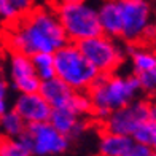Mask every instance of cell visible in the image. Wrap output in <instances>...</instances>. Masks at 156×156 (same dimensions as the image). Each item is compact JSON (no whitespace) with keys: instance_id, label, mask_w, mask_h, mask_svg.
<instances>
[{"instance_id":"cell-1","label":"cell","mask_w":156,"mask_h":156,"mask_svg":"<svg viewBox=\"0 0 156 156\" xmlns=\"http://www.w3.org/2000/svg\"><path fill=\"white\" fill-rule=\"evenodd\" d=\"M67 35L56 16L54 8L38 6L8 24L5 45L11 53L26 56L54 54L67 45Z\"/></svg>"},{"instance_id":"cell-2","label":"cell","mask_w":156,"mask_h":156,"mask_svg":"<svg viewBox=\"0 0 156 156\" xmlns=\"http://www.w3.org/2000/svg\"><path fill=\"white\" fill-rule=\"evenodd\" d=\"M140 94V84L132 73L113 72L108 75H99L96 83L88 91L91 116L104 121L112 112L134 102Z\"/></svg>"},{"instance_id":"cell-3","label":"cell","mask_w":156,"mask_h":156,"mask_svg":"<svg viewBox=\"0 0 156 156\" xmlns=\"http://www.w3.org/2000/svg\"><path fill=\"white\" fill-rule=\"evenodd\" d=\"M121 35L129 45H144L156 40V19L148 0H116Z\"/></svg>"},{"instance_id":"cell-4","label":"cell","mask_w":156,"mask_h":156,"mask_svg":"<svg viewBox=\"0 0 156 156\" xmlns=\"http://www.w3.org/2000/svg\"><path fill=\"white\" fill-rule=\"evenodd\" d=\"M54 11L70 43H81L101 34L97 8L86 0H59Z\"/></svg>"},{"instance_id":"cell-5","label":"cell","mask_w":156,"mask_h":156,"mask_svg":"<svg viewBox=\"0 0 156 156\" xmlns=\"http://www.w3.org/2000/svg\"><path fill=\"white\" fill-rule=\"evenodd\" d=\"M56 78L78 93H88L99 78L97 70L84 58L78 43L64 45L54 53Z\"/></svg>"},{"instance_id":"cell-6","label":"cell","mask_w":156,"mask_h":156,"mask_svg":"<svg viewBox=\"0 0 156 156\" xmlns=\"http://www.w3.org/2000/svg\"><path fill=\"white\" fill-rule=\"evenodd\" d=\"M84 58L89 61L99 75H108L118 72V69L123 66L126 59V49L121 43H118L116 38L107 37L104 34H99L93 38H88L78 43Z\"/></svg>"},{"instance_id":"cell-7","label":"cell","mask_w":156,"mask_h":156,"mask_svg":"<svg viewBox=\"0 0 156 156\" xmlns=\"http://www.w3.org/2000/svg\"><path fill=\"white\" fill-rule=\"evenodd\" d=\"M151 118V102L147 99H136L134 102L112 112L102 121L104 131L119 134L132 139V134L145 121Z\"/></svg>"},{"instance_id":"cell-8","label":"cell","mask_w":156,"mask_h":156,"mask_svg":"<svg viewBox=\"0 0 156 156\" xmlns=\"http://www.w3.org/2000/svg\"><path fill=\"white\" fill-rule=\"evenodd\" d=\"M21 137L29 147L32 156H61L70 147V140L54 129L49 121L27 124Z\"/></svg>"},{"instance_id":"cell-9","label":"cell","mask_w":156,"mask_h":156,"mask_svg":"<svg viewBox=\"0 0 156 156\" xmlns=\"http://www.w3.org/2000/svg\"><path fill=\"white\" fill-rule=\"evenodd\" d=\"M38 93L45 97L53 110L67 108L80 116H91V101L88 93H78L69 88L58 78L48 81H41Z\"/></svg>"},{"instance_id":"cell-10","label":"cell","mask_w":156,"mask_h":156,"mask_svg":"<svg viewBox=\"0 0 156 156\" xmlns=\"http://www.w3.org/2000/svg\"><path fill=\"white\" fill-rule=\"evenodd\" d=\"M126 54L142 93L156 96V49L147 45H131Z\"/></svg>"},{"instance_id":"cell-11","label":"cell","mask_w":156,"mask_h":156,"mask_svg":"<svg viewBox=\"0 0 156 156\" xmlns=\"http://www.w3.org/2000/svg\"><path fill=\"white\" fill-rule=\"evenodd\" d=\"M6 69H8V84L18 94L37 93L40 89L41 81L35 73L30 56L10 53V58L6 61Z\"/></svg>"},{"instance_id":"cell-12","label":"cell","mask_w":156,"mask_h":156,"mask_svg":"<svg viewBox=\"0 0 156 156\" xmlns=\"http://www.w3.org/2000/svg\"><path fill=\"white\" fill-rule=\"evenodd\" d=\"M13 110L24 119L26 124H37L48 121L53 108L37 91V93L18 94L13 102Z\"/></svg>"},{"instance_id":"cell-13","label":"cell","mask_w":156,"mask_h":156,"mask_svg":"<svg viewBox=\"0 0 156 156\" xmlns=\"http://www.w3.org/2000/svg\"><path fill=\"white\" fill-rule=\"evenodd\" d=\"M48 121L53 124L54 129H58L69 140H73V139H78L80 136H83L88 127L86 118L76 115V113H73L72 110H67V108L51 110V116H49Z\"/></svg>"},{"instance_id":"cell-14","label":"cell","mask_w":156,"mask_h":156,"mask_svg":"<svg viewBox=\"0 0 156 156\" xmlns=\"http://www.w3.org/2000/svg\"><path fill=\"white\" fill-rule=\"evenodd\" d=\"M132 142L134 140L131 137L102 131L97 142L99 156H124V153L132 145Z\"/></svg>"},{"instance_id":"cell-15","label":"cell","mask_w":156,"mask_h":156,"mask_svg":"<svg viewBox=\"0 0 156 156\" xmlns=\"http://www.w3.org/2000/svg\"><path fill=\"white\" fill-rule=\"evenodd\" d=\"M26 127H27L26 121L13 108H10L0 116V131L3 132L5 137L18 139L26 132Z\"/></svg>"},{"instance_id":"cell-16","label":"cell","mask_w":156,"mask_h":156,"mask_svg":"<svg viewBox=\"0 0 156 156\" xmlns=\"http://www.w3.org/2000/svg\"><path fill=\"white\" fill-rule=\"evenodd\" d=\"M32 64L40 81H48L56 78V67H54V54H35L32 56Z\"/></svg>"},{"instance_id":"cell-17","label":"cell","mask_w":156,"mask_h":156,"mask_svg":"<svg viewBox=\"0 0 156 156\" xmlns=\"http://www.w3.org/2000/svg\"><path fill=\"white\" fill-rule=\"evenodd\" d=\"M0 156H32L23 137H0Z\"/></svg>"},{"instance_id":"cell-18","label":"cell","mask_w":156,"mask_h":156,"mask_svg":"<svg viewBox=\"0 0 156 156\" xmlns=\"http://www.w3.org/2000/svg\"><path fill=\"white\" fill-rule=\"evenodd\" d=\"M132 140L150 147L156 153V119H148L132 134Z\"/></svg>"},{"instance_id":"cell-19","label":"cell","mask_w":156,"mask_h":156,"mask_svg":"<svg viewBox=\"0 0 156 156\" xmlns=\"http://www.w3.org/2000/svg\"><path fill=\"white\" fill-rule=\"evenodd\" d=\"M10 110V84L0 76V116Z\"/></svg>"},{"instance_id":"cell-20","label":"cell","mask_w":156,"mask_h":156,"mask_svg":"<svg viewBox=\"0 0 156 156\" xmlns=\"http://www.w3.org/2000/svg\"><path fill=\"white\" fill-rule=\"evenodd\" d=\"M8 2L11 5V8L16 11L18 18L35 8V0H8Z\"/></svg>"},{"instance_id":"cell-21","label":"cell","mask_w":156,"mask_h":156,"mask_svg":"<svg viewBox=\"0 0 156 156\" xmlns=\"http://www.w3.org/2000/svg\"><path fill=\"white\" fill-rule=\"evenodd\" d=\"M18 18L16 11L11 8V5L8 0H0V21H3V23H13Z\"/></svg>"},{"instance_id":"cell-22","label":"cell","mask_w":156,"mask_h":156,"mask_svg":"<svg viewBox=\"0 0 156 156\" xmlns=\"http://www.w3.org/2000/svg\"><path fill=\"white\" fill-rule=\"evenodd\" d=\"M151 154H153V150L150 147H147L144 144H137V142H132L129 150L124 153V156H151Z\"/></svg>"},{"instance_id":"cell-23","label":"cell","mask_w":156,"mask_h":156,"mask_svg":"<svg viewBox=\"0 0 156 156\" xmlns=\"http://www.w3.org/2000/svg\"><path fill=\"white\" fill-rule=\"evenodd\" d=\"M5 62H6V59H5V53H3V49L0 48V72H2V69L5 67Z\"/></svg>"},{"instance_id":"cell-24","label":"cell","mask_w":156,"mask_h":156,"mask_svg":"<svg viewBox=\"0 0 156 156\" xmlns=\"http://www.w3.org/2000/svg\"><path fill=\"white\" fill-rule=\"evenodd\" d=\"M151 156H156V153H154V151H153V154H151Z\"/></svg>"}]
</instances>
